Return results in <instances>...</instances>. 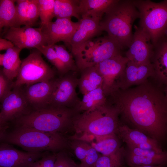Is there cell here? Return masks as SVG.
Listing matches in <instances>:
<instances>
[{"instance_id":"6da1fadb","label":"cell","mask_w":167,"mask_h":167,"mask_svg":"<svg viewBox=\"0 0 167 167\" xmlns=\"http://www.w3.org/2000/svg\"><path fill=\"white\" fill-rule=\"evenodd\" d=\"M167 86L148 80L133 88L113 90L107 100L118 109L122 122L161 144L167 134Z\"/></svg>"},{"instance_id":"7a4b0ae2","label":"cell","mask_w":167,"mask_h":167,"mask_svg":"<svg viewBox=\"0 0 167 167\" xmlns=\"http://www.w3.org/2000/svg\"><path fill=\"white\" fill-rule=\"evenodd\" d=\"M118 108L107 100L105 104L82 113H77L72 126L77 135L73 139L86 141L116 134L119 125Z\"/></svg>"},{"instance_id":"3957f363","label":"cell","mask_w":167,"mask_h":167,"mask_svg":"<svg viewBox=\"0 0 167 167\" xmlns=\"http://www.w3.org/2000/svg\"><path fill=\"white\" fill-rule=\"evenodd\" d=\"M139 14L133 0H117L104 14L100 22L102 31H106L121 49L129 47L132 40V27Z\"/></svg>"},{"instance_id":"277c9868","label":"cell","mask_w":167,"mask_h":167,"mask_svg":"<svg viewBox=\"0 0 167 167\" xmlns=\"http://www.w3.org/2000/svg\"><path fill=\"white\" fill-rule=\"evenodd\" d=\"M2 141L31 152L56 153L63 150L67 145L63 134L45 132L22 126H14L9 132L6 131Z\"/></svg>"},{"instance_id":"5b68a950","label":"cell","mask_w":167,"mask_h":167,"mask_svg":"<svg viewBox=\"0 0 167 167\" xmlns=\"http://www.w3.org/2000/svg\"><path fill=\"white\" fill-rule=\"evenodd\" d=\"M77 113L74 109L48 106L33 110L12 123L13 126H26L45 132L63 134L66 128L72 126Z\"/></svg>"},{"instance_id":"8992f818","label":"cell","mask_w":167,"mask_h":167,"mask_svg":"<svg viewBox=\"0 0 167 167\" xmlns=\"http://www.w3.org/2000/svg\"><path fill=\"white\" fill-rule=\"evenodd\" d=\"M118 43L108 36L91 39L71 50L80 71L121 54Z\"/></svg>"},{"instance_id":"52a82bcc","label":"cell","mask_w":167,"mask_h":167,"mask_svg":"<svg viewBox=\"0 0 167 167\" xmlns=\"http://www.w3.org/2000/svg\"><path fill=\"white\" fill-rule=\"evenodd\" d=\"M133 2L139 12V27L148 35L154 45L166 35L167 1L159 2L149 0Z\"/></svg>"},{"instance_id":"ba28073f","label":"cell","mask_w":167,"mask_h":167,"mask_svg":"<svg viewBox=\"0 0 167 167\" xmlns=\"http://www.w3.org/2000/svg\"><path fill=\"white\" fill-rule=\"evenodd\" d=\"M36 49L22 61L16 79L12 82V87L28 86L54 79L55 72L43 58Z\"/></svg>"},{"instance_id":"9c48e42d","label":"cell","mask_w":167,"mask_h":167,"mask_svg":"<svg viewBox=\"0 0 167 167\" xmlns=\"http://www.w3.org/2000/svg\"><path fill=\"white\" fill-rule=\"evenodd\" d=\"M71 71L56 80L47 106L63 107L75 109L80 101L76 92L78 79Z\"/></svg>"},{"instance_id":"30bf717a","label":"cell","mask_w":167,"mask_h":167,"mask_svg":"<svg viewBox=\"0 0 167 167\" xmlns=\"http://www.w3.org/2000/svg\"><path fill=\"white\" fill-rule=\"evenodd\" d=\"M20 87H12L1 101L0 116L2 122L8 125L32 111Z\"/></svg>"},{"instance_id":"8fae6325","label":"cell","mask_w":167,"mask_h":167,"mask_svg":"<svg viewBox=\"0 0 167 167\" xmlns=\"http://www.w3.org/2000/svg\"><path fill=\"white\" fill-rule=\"evenodd\" d=\"M4 39L21 50L36 48L41 45H46L40 27L35 28L26 26L12 27L9 28L4 36Z\"/></svg>"},{"instance_id":"7c38bea8","label":"cell","mask_w":167,"mask_h":167,"mask_svg":"<svg viewBox=\"0 0 167 167\" xmlns=\"http://www.w3.org/2000/svg\"><path fill=\"white\" fill-rule=\"evenodd\" d=\"M135 32L126 57L129 61L142 64L151 62L154 45L147 33L139 27L135 26Z\"/></svg>"},{"instance_id":"4fadbf2b","label":"cell","mask_w":167,"mask_h":167,"mask_svg":"<svg viewBox=\"0 0 167 167\" xmlns=\"http://www.w3.org/2000/svg\"><path fill=\"white\" fill-rule=\"evenodd\" d=\"M154 76V68L151 62L138 64L129 61L111 92L115 89L125 90L132 86L138 85L148 80L149 77L153 78Z\"/></svg>"},{"instance_id":"5bb4252c","label":"cell","mask_w":167,"mask_h":167,"mask_svg":"<svg viewBox=\"0 0 167 167\" xmlns=\"http://www.w3.org/2000/svg\"><path fill=\"white\" fill-rule=\"evenodd\" d=\"M78 25V22H74L71 18H57L55 21H52L40 27L46 45H54L60 41L70 44Z\"/></svg>"},{"instance_id":"9a60e30c","label":"cell","mask_w":167,"mask_h":167,"mask_svg":"<svg viewBox=\"0 0 167 167\" xmlns=\"http://www.w3.org/2000/svg\"><path fill=\"white\" fill-rule=\"evenodd\" d=\"M128 59L120 54L105 60L95 66L103 78L102 87L107 97L124 71Z\"/></svg>"},{"instance_id":"2e32d148","label":"cell","mask_w":167,"mask_h":167,"mask_svg":"<svg viewBox=\"0 0 167 167\" xmlns=\"http://www.w3.org/2000/svg\"><path fill=\"white\" fill-rule=\"evenodd\" d=\"M47 152L22 151L5 143L0 145V167H32Z\"/></svg>"},{"instance_id":"e0dca14e","label":"cell","mask_w":167,"mask_h":167,"mask_svg":"<svg viewBox=\"0 0 167 167\" xmlns=\"http://www.w3.org/2000/svg\"><path fill=\"white\" fill-rule=\"evenodd\" d=\"M116 134L126 146L153 150L159 152H165L161 144L139 130L131 128L120 121Z\"/></svg>"},{"instance_id":"ac0fdd59","label":"cell","mask_w":167,"mask_h":167,"mask_svg":"<svg viewBox=\"0 0 167 167\" xmlns=\"http://www.w3.org/2000/svg\"><path fill=\"white\" fill-rule=\"evenodd\" d=\"M56 80L36 83L28 86L24 91L27 101L32 110L46 107L55 86Z\"/></svg>"},{"instance_id":"d6986e66","label":"cell","mask_w":167,"mask_h":167,"mask_svg":"<svg viewBox=\"0 0 167 167\" xmlns=\"http://www.w3.org/2000/svg\"><path fill=\"white\" fill-rule=\"evenodd\" d=\"M154 70V81L161 86L167 85V40L166 35L154 45L151 60Z\"/></svg>"},{"instance_id":"ffe728a7","label":"cell","mask_w":167,"mask_h":167,"mask_svg":"<svg viewBox=\"0 0 167 167\" xmlns=\"http://www.w3.org/2000/svg\"><path fill=\"white\" fill-rule=\"evenodd\" d=\"M99 19L90 17H82L79 21L78 28L73 35L70 45L71 50L88 40L95 38L103 31Z\"/></svg>"},{"instance_id":"44dd1931","label":"cell","mask_w":167,"mask_h":167,"mask_svg":"<svg viewBox=\"0 0 167 167\" xmlns=\"http://www.w3.org/2000/svg\"><path fill=\"white\" fill-rule=\"evenodd\" d=\"M17 19L15 27H32L39 17L37 0H17Z\"/></svg>"},{"instance_id":"7402d4cb","label":"cell","mask_w":167,"mask_h":167,"mask_svg":"<svg viewBox=\"0 0 167 167\" xmlns=\"http://www.w3.org/2000/svg\"><path fill=\"white\" fill-rule=\"evenodd\" d=\"M117 0H79V8L81 18L90 17L101 20L105 13Z\"/></svg>"},{"instance_id":"603a6c76","label":"cell","mask_w":167,"mask_h":167,"mask_svg":"<svg viewBox=\"0 0 167 167\" xmlns=\"http://www.w3.org/2000/svg\"><path fill=\"white\" fill-rule=\"evenodd\" d=\"M80 71L78 86L83 95L102 86L103 78L95 66L85 68Z\"/></svg>"},{"instance_id":"cb8c5ba5","label":"cell","mask_w":167,"mask_h":167,"mask_svg":"<svg viewBox=\"0 0 167 167\" xmlns=\"http://www.w3.org/2000/svg\"><path fill=\"white\" fill-rule=\"evenodd\" d=\"M21 49L15 46L11 47L4 54L2 60V72L10 82L17 76L22 63L19 57Z\"/></svg>"},{"instance_id":"d4e9b609","label":"cell","mask_w":167,"mask_h":167,"mask_svg":"<svg viewBox=\"0 0 167 167\" xmlns=\"http://www.w3.org/2000/svg\"><path fill=\"white\" fill-rule=\"evenodd\" d=\"M107 100L101 86L83 95L75 109L78 113L88 111L105 104Z\"/></svg>"},{"instance_id":"484cf974","label":"cell","mask_w":167,"mask_h":167,"mask_svg":"<svg viewBox=\"0 0 167 167\" xmlns=\"http://www.w3.org/2000/svg\"><path fill=\"white\" fill-rule=\"evenodd\" d=\"M96 139V142H92L91 145L102 155L112 156L123 147L121 146V140L115 134Z\"/></svg>"},{"instance_id":"4316f807","label":"cell","mask_w":167,"mask_h":167,"mask_svg":"<svg viewBox=\"0 0 167 167\" xmlns=\"http://www.w3.org/2000/svg\"><path fill=\"white\" fill-rule=\"evenodd\" d=\"M72 148L76 157L81 163L85 165L91 164L97 158L99 153L87 141L73 139Z\"/></svg>"},{"instance_id":"83f0119b","label":"cell","mask_w":167,"mask_h":167,"mask_svg":"<svg viewBox=\"0 0 167 167\" xmlns=\"http://www.w3.org/2000/svg\"><path fill=\"white\" fill-rule=\"evenodd\" d=\"M79 0H55L54 12L57 18L74 17L80 20L79 8Z\"/></svg>"},{"instance_id":"f1b7e54d","label":"cell","mask_w":167,"mask_h":167,"mask_svg":"<svg viewBox=\"0 0 167 167\" xmlns=\"http://www.w3.org/2000/svg\"><path fill=\"white\" fill-rule=\"evenodd\" d=\"M15 0H0V20L3 27H15L17 19Z\"/></svg>"},{"instance_id":"f546056e","label":"cell","mask_w":167,"mask_h":167,"mask_svg":"<svg viewBox=\"0 0 167 167\" xmlns=\"http://www.w3.org/2000/svg\"><path fill=\"white\" fill-rule=\"evenodd\" d=\"M124 161L129 167L150 165H166L167 157H153L138 156L130 153L125 150Z\"/></svg>"},{"instance_id":"4dcf8cb0","label":"cell","mask_w":167,"mask_h":167,"mask_svg":"<svg viewBox=\"0 0 167 167\" xmlns=\"http://www.w3.org/2000/svg\"><path fill=\"white\" fill-rule=\"evenodd\" d=\"M125 148L110 156L100 155L93 167H124Z\"/></svg>"},{"instance_id":"1f68e13d","label":"cell","mask_w":167,"mask_h":167,"mask_svg":"<svg viewBox=\"0 0 167 167\" xmlns=\"http://www.w3.org/2000/svg\"><path fill=\"white\" fill-rule=\"evenodd\" d=\"M36 49L45 56L61 75H63L69 72L59 59L53 45H42Z\"/></svg>"},{"instance_id":"d6a6232c","label":"cell","mask_w":167,"mask_h":167,"mask_svg":"<svg viewBox=\"0 0 167 167\" xmlns=\"http://www.w3.org/2000/svg\"><path fill=\"white\" fill-rule=\"evenodd\" d=\"M55 0H37L39 17L41 26L52 21L55 17L54 5Z\"/></svg>"},{"instance_id":"836d02e7","label":"cell","mask_w":167,"mask_h":167,"mask_svg":"<svg viewBox=\"0 0 167 167\" xmlns=\"http://www.w3.org/2000/svg\"><path fill=\"white\" fill-rule=\"evenodd\" d=\"M59 59L68 72L76 71L78 69L72 55L62 45H53Z\"/></svg>"},{"instance_id":"e575fe53","label":"cell","mask_w":167,"mask_h":167,"mask_svg":"<svg viewBox=\"0 0 167 167\" xmlns=\"http://www.w3.org/2000/svg\"><path fill=\"white\" fill-rule=\"evenodd\" d=\"M125 151L130 153L138 156L150 157H167L166 151L159 152L153 150L142 149L137 148L126 146Z\"/></svg>"},{"instance_id":"d590c367","label":"cell","mask_w":167,"mask_h":167,"mask_svg":"<svg viewBox=\"0 0 167 167\" xmlns=\"http://www.w3.org/2000/svg\"><path fill=\"white\" fill-rule=\"evenodd\" d=\"M77 165L64 150L56 153L54 167H77Z\"/></svg>"},{"instance_id":"8d00e7d4","label":"cell","mask_w":167,"mask_h":167,"mask_svg":"<svg viewBox=\"0 0 167 167\" xmlns=\"http://www.w3.org/2000/svg\"><path fill=\"white\" fill-rule=\"evenodd\" d=\"M56 153L47 152L41 159L35 162L32 167H54Z\"/></svg>"},{"instance_id":"74e56055","label":"cell","mask_w":167,"mask_h":167,"mask_svg":"<svg viewBox=\"0 0 167 167\" xmlns=\"http://www.w3.org/2000/svg\"><path fill=\"white\" fill-rule=\"evenodd\" d=\"M12 82H10L4 74L2 69H0V101L12 87Z\"/></svg>"},{"instance_id":"f35d334b","label":"cell","mask_w":167,"mask_h":167,"mask_svg":"<svg viewBox=\"0 0 167 167\" xmlns=\"http://www.w3.org/2000/svg\"><path fill=\"white\" fill-rule=\"evenodd\" d=\"M14 46L10 41L4 38H0V51L6 50Z\"/></svg>"},{"instance_id":"ab89813d","label":"cell","mask_w":167,"mask_h":167,"mask_svg":"<svg viewBox=\"0 0 167 167\" xmlns=\"http://www.w3.org/2000/svg\"><path fill=\"white\" fill-rule=\"evenodd\" d=\"M166 165H141L131 166L130 167H166Z\"/></svg>"},{"instance_id":"60d3db41","label":"cell","mask_w":167,"mask_h":167,"mask_svg":"<svg viewBox=\"0 0 167 167\" xmlns=\"http://www.w3.org/2000/svg\"><path fill=\"white\" fill-rule=\"evenodd\" d=\"M9 127V125H5L0 123V132L5 133Z\"/></svg>"},{"instance_id":"b9f144b4","label":"cell","mask_w":167,"mask_h":167,"mask_svg":"<svg viewBox=\"0 0 167 167\" xmlns=\"http://www.w3.org/2000/svg\"><path fill=\"white\" fill-rule=\"evenodd\" d=\"M3 54H0V66H2V60Z\"/></svg>"},{"instance_id":"7bdbcfd3","label":"cell","mask_w":167,"mask_h":167,"mask_svg":"<svg viewBox=\"0 0 167 167\" xmlns=\"http://www.w3.org/2000/svg\"><path fill=\"white\" fill-rule=\"evenodd\" d=\"M5 133H3L0 132V141H2L3 137L5 134Z\"/></svg>"},{"instance_id":"ee69618b","label":"cell","mask_w":167,"mask_h":167,"mask_svg":"<svg viewBox=\"0 0 167 167\" xmlns=\"http://www.w3.org/2000/svg\"><path fill=\"white\" fill-rule=\"evenodd\" d=\"M77 167H86L83 164L81 163L80 164L77 165Z\"/></svg>"},{"instance_id":"f6af8a7d","label":"cell","mask_w":167,"mask_h":167,"mask_svg":"<svg viewBox=\"0 0 167 167\" xmlns=\"http://www.w3.org/2000/svg\"><path fill=\"white\" fill-rule=\"evenodd\" d=\"M3 27L2 24V23L0 21V32H1L2 29V28Z\"/></svg>"},{"instance_id":"bcb514c9","label":"cell","mask_w":167,"mask_h":167,"mask_svg":"<svg viewBox=\"0 0 167 167\" xmlns=\"http://www.w3.org/2000/svg\"><path fill=\"white\" fill-rule=\"evenodd\" d=\"M0 123H1V124H4V125H6V124H4V123H3L2 120H1V117H0Z\"/></svg>"}]
</instances>
